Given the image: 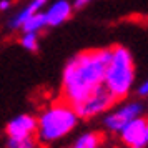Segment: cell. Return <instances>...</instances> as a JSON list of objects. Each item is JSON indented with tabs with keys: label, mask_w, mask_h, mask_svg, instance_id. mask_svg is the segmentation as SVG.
<instances>
[{
	"label": "cell",
	"mask_w": 148,
	"mask_h": 148,
	"mask_svg": "<svg viewBox=\"0 0 148 148\" xmlns=\"http://www.w3.org/2000/svg\"><path fill=\"white\" fill-rule=\"evenodd\" d=\"M10 5H12V2H10V0H0V10H2V12L8 10Z\"/></svg>",
	"instance_id": "obj_16"
},
{
	"label": "cell",
	"mask_w": 148,
	"mask_h": 148,
	"mask_svg": "<svg viewBox=\"0 0 148 148\" xmlns=\"http://www.w3.org/2000/svg\"><path fill=\"white\" fill-rule=\"evenodd\" d=\"M143 112H145V105L140 100H128L123 103H118V105L115 103L107 113H103L101 125L105 128V132L118 135L121 132V128L127 127L132 120L141 116Z\"/></svg>",
	"instance_id": "obj_4"
},
{
	"label": "cell",
	"mask_w": 148,
	"mask_h": 148,
	"mask_svg": "<svg viewBox=\"0 0 148 148\" xmlns=\"http://www.w3.org/2000/svg\"><path fill=\"white\" fill-rule=\"evenodd\" d=\"M112 48L80 52L65 63L60 83V98L75 107L93 90L103 85Z\"/></svg>",
	"instance_id": "obj_1"
},
{
	"label": "cell",
	"mask_w": 148,
	"mask_h": 148,
	"mask_svg": "<svg viewBox=\"0 0 148 148\" xmlns=\"http://www.w3.org/2000/svg\"><path fill=\"white\" fill-rule=\"evenodd\" d=\"M78 120L80 118L70 103L63 101L62 98L55 100L42 108L37 116L35 138L40 143V147L53 145L72 133L78 125Z\"/></svg>",
	"instance_id": "obj_2"
},
{
	"label": "cell",
	"mask_w": 148,
	"mask_h": 148,
	"mask_svg": "<svg viewBox=\"0 0 148 148\" xmlns=\"http://www.w3.org/2000/svg\"><path fill=\"white\" fill-rule=\"evenodd\" d=\"M47 3H48V0H30L27 5L22 8V10L15 15L12 20H10L8 27H10V28H22V25H23V23H25L32 15L38 14V12L42 10V7H45Z\"/></svg>",
	"instance_id": "obj_9"
},
{
	"label": "cell",
	"mask_w": 148,
	"mask_h": 148,
	"mask_svg": "<svg viewBox=\"0 0 148 148\" xmlns=\"http://www.w3.org/2000/svg\"><path fill=\"white\" fill-rule=\"evenodd\" d=\"M37 132V116L30 113H20L10 118L5 127L7 138H30Z\"/></svg>",
	"instance_id": "obj_7"
},
{
	"label": "cell",
	"mask_w": 148,
	"mask_h": 148,
	"mask_svg": "<svg viewBox=\"0 0 148 148\" xmlns=\"http://www.w3.org/2000/svg\"><path fill=\"white\" fill-rule=\"evenodd\" d=\"M7 148H40L35 136L30 138H7Z\"/></svg>",
	"instance_id": "obj_12"
},
{
	"label": "cell",
	"mask_w": 148,
	"mask_h": 148,
	"mask_svg": "<svg viewBox=\"0 0 148 148\" xmlns=\"http://www.w3.org/2000/svg\"><path fill=\"white\" fill-rule=\"evenodd\" d=\"M103 85L116 101L125 100L130 95L135 85V63L128 48L120 45L112 48Z\"/></svg>",
	"instance_id": "obj_3"
},
{
	"label": "cell",
	"mask_w": 148,
	"mask_h": 148,
	"mask_svg": "<svg viewBox=\"0 0 148 148\" xmlns=\"http://www.w3.org/2000/svg\"><path fill=\"white\" fill-rule=\"evenodd\" d=\"M103 141L105 138L100 132H85L75 138L70 148H101Z\"/></svg>",
	"instance_id": "obj_10"
},
{
	"label": "cell",
	"mask_w": 148,
	"mask_h": 148,
	"mask_svg": "<svg viewBox=\"0 0 148 148\" xmlns=\"http://www.w3.org/2000/svg\"><path fill=\"white\" fill-rule=\"evenodd\" d=\"M136 93L140 95V97H148V78L143 83H141L140 87H138V90H136Z\"/></svg>",
	"instance_id": "obj_14"
},
{
	"label": "cell",
	"mask_w": 148,
	"mask_h": 148,
	"mask_svg": "<svg viewBox=\"0 0 148 148\" xmlns=\"http://www.w3.org/2000/svg\"><path fill=\"white\" fill-rule=\"evenodd\" d=\"M115 103H116L115 97L108 92L105 85H101L97 90H93L87 98H83L80 103H77L73 108L80 120H90L107 113Z\"/></svg>",
	"instance_id": "obj_5"
},
{
	"label": "cell",
	"mask_w": 148,
	"mask_h": 148,
	"mask_svg": "<svg viewBox=\"0 0 148 148\" xmlns=\"http://www.w3.org/2000/svg\"><path fill=\"white\" fill-rule=\"evenodd\" d=\"M121 148H132V147H125V145H123V147H121Z\"/></svg>",
	"instance_id": "obj_17"
},
{
	"label": "cell",
	"mask_w": 148,
	"mask_h": 148,
	"mask_svg": "<svg viewBox=\"0 0 148 148\" xmlns=\"http://www.w3.org/2000/svg\"><path fill=\"white\" fill-rule=\"evenodd\" d=\"M45 27H47L45 14H43V12H38V14L32 15V17L22 25V30H23V32H35V34H38V32L43 30Z\"/></svg>",
	"instance_id": "obj_11"
},
{
	"label": "cell",
	"mask_w": 148,
	"mask_h": 148,
	"mask_svg": "<svg viewBox=\"0 0 148 148\" xmlns=\"http://www.w3.org/2000/svg\"><path fill=\"white\" fill-rule=\"evenodd\" d=\"M118 136H120V141L125 147L147 148L148 147V118H145L141 115L138 118L132 120L127 127L121 128Z\"/></svg>",
	"instance_id": "obj_6"
},
{
	"label": "cell",
	"mask_w": 148,
	"mask_h": 148,
	"mask_svg": "<svg viewBox=\"0 0 148 148\" xmlns=\"http://www.w3.org/2000/svg\"><path fill=\"white\" fill-rule=\"evenodd\" d=\"M72 10H73V5L68 0H55L47 8V12H43L47 27H58L62 23H65L72 17Z\"/></svg>",
	"instance_id": "obj_8"
},
{
	"label": "cell",
	"mask_w": 148,
	"mask_h": 148,
	"mask_svg": "<svg viewBox=\"0 0 148 148\" xmlns=\"http://www.w3.org/2000/svg\"><path fill=\"white\" fill-rule=\"evenodd\" d=\"M92 0H75L73 2V8H83L85 5H88Z\"/></svg>",
	"instance_id": "obj_15"
},
{
	"label": "cell",
	"mask_w": 148,
	"mask_h": 148,
	"mask_svg": "<svg viewBox=\"0 0 148 148\" xmlns=\"http://www.w3.org/2000/svg\"><path fill=\"white\" fill-rule=\"evenodd\" d=\"M20 45L28 52H37L38 50V34L35 32H23L20 37Z\"/></svg>",
	"instance_id": "obj_13"
}]
</instances>
